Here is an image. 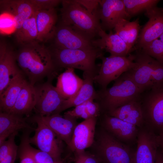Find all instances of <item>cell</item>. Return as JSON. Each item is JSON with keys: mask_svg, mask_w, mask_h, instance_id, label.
Here are the masks:
<instances>
[{"mask_svg": "<svg viewBox=\"0 0 163 163\" xmlns=\"http://www.w3.org/2000/svg\"><path fill=\"white\" fill-rule=\"evenodd\" d=\"M16 59L33 85L46 77L52 81L57 73L50 50L36 41L24 45L16 54Z\"/></svg>", "mask_w": 163, "mask_h": 163, "instance_id": "cell-1", "label": "cell"}, {"mask_svg": "<svg viewBox=\"0 0 163 163\" xmlns=\"http://www.w3.org/2000/svg\"><path fill=\"white\" fill-rule=\"evenodd\" d=\"M115 81L111 87L96 91L95 100L104 113L139 99L142 93L125 72Z\"/></svg>", "mask_w": 163, "mask_h": 163, "instance_id": "cell-2", "label": "cell"}, {"mask_svg": "<svg viewBox=\"0 0 163 163\" xmlns=\"http://www.w3.org/2000/svg\"><path fill=\"white\" fill-rule=\"evenodd\" d=\"M134 55L136 65L125 73L141 92L163 88V64L139 50Z\"/></svg>", "mask_w": 163, "mask_h": 163, "instance_id": "cell-3", "label": "cell"}, {"mask_svg": "<svg viewBox=\"0 0 163 163\" xmlns=\"http://www.w3.org/2000/svg\"><path fill=\"white\" fill-rule=\"evenodd\" d=\"M61 24L70 27L90 40L98 35L100 20L88 11L76 0L62 1Z\"/></svg>", "mask_w": 163, "mask_h": 163, "instance_id": "cell-4", "label": "cell"}, {"mask_svg": "<svg viewBox=\"0 0 163 163\" xmlns=\"http://www.w3.org/2000/svg\"><path fill=\"white\" fill-rule=\"evenodd\" d=\"M52 59L57 69L64 68L77 69L83 71V75L94 77L98 73L96 59L103 55L101 50L69 49L55 47L50 51Z\"/></svg>", "mask_w": 163, "mask_h": 163, "instance_id": "cell-5", "label": "cell"}, {"mask_svg": "<svg viewBox=\"0 0 163 163\" xmlns=\"http://www.w3.org/2000/svg\"><path fill=\"white\" fill-rule=\"evenodd\" d=\"M135 151L104 129L100 134L96 155L101 163H133Z\"/></svg>", "mask_w": 163, "mask_h": 163, "instance_id": "cell-6", "label": "cell"}, {"mask_svg": "<svg viewBox=\"0 0 163 163\" xmlns=\"http://www.w3.org/2000/svg\"><path fill=\"white\" fill-rule=\"evenodd\" d=\"M140 101L144 126L158 135L163 130V88L144 92Z\"/></svg>", "mask_w": 163, "mask_h": 163, "instance_id": "cell-7", "label": "cell"}, {"mask_svg": "<svg viewBox=\"0 0 163 163\" xmlns=\"http://www.w3.org/2000/svg\"><path fill=\"white\" fill-rule=\"evenodd\" d=\"M99 58L102 60V64L94 81L101 89L107 88L111 82L136 65L134 54H129L126 56H110L107 57L102 55Z\"/></svg>", "mask_w": 163, "mask_h": 163, "instance_id": "cell-8", "label": "cell"}, {"mask_svg": "<svg viewBox=\"0 0 163 163\" xmlns=\"http://www.w3.org/2000/svg\"><path fill=\"white\" fill-rule=\"evenodd\" d=\"M27 119L28 122L37 124L34 135L30 137V144L35 145L39 150L48 153L56 161L63 160L64 158H62V141L36 115L28 117Z\"/></svg>", "mask_w": 163, "mask_h": 163, "instance_id": "cell-9", "label": "cell"}, {"mask_svg": "<svg viewBox=\"0 0 163 163\" xmlns=\"http://www.w3.org/2000/svg\"><path fill=\"white\" fill-rule=\"evenodd\" d=\"M51 81L48 80L44 83L34 85L36 101L34 110L36 115L47 116L59 113V109L65 99L52 85Z\"/></svg>", "mask_w": 163, "mask_h": 163, "instance_id": "cell-10", "label": "cell"}, {"mask_svg": "<svg viewBox=\"0 0 163 163\" xmlns=\"http://www.w3.org/2000/svg\"><path fill=\"white\" fill-rule=\"evenodd\" d=\"M133 163H155L158 149L157 135L144 126L139 128Z\"/></svg>", "mask_w": 163, "mask_h": 163, "instance_id": "cell-11", "label": "cell"}, {"mask_svg": "<svg viewBox=\"0 0 163 163\" xmlns=\"http://www.w3.org/2000/svg\"><path fill=\"white\" fill-rule=\"evenodd\" d=\"M145 14L149 20L139 34L137 50L147 45L163 33V8L154 7L146 10Z\"/></svg>", "mask_w": 163, "mask_h": 163, "instance_id": "cell-12", "label": "cell"}, {"mask_svg": "<svg viewBox=\"0 0 163 163\" xmlns=\"http://www.w3.org/2000/svg\"><path fill=\"white\" fill-rule=\"evenodd\" d=\"M103 117L104 129L116 139L130 146L136 142L139 128L106 113Z\"/></svg>", "mask_w": 163, "mask_h": 163, "instance_id": "cell-13", "label": "cell"}, {"mask_svg": "<svg viewBox=\"0 0 163 163\" xmlns=\"http://www.w3.org/2000/svg\"><path fill=\"white\" fill-rule=\"evenodd\" d=\"M98 17L101 28L111 31L121 19L130 18L123 0H100Z\"/></svg>", "mask_w": 163, "mask_h": 163, "instance_id": "cell-14", "label": "cell"}, {"mask_svg": "<svg viewBox=\"0 0 163 163\" xmlns=\"http://www.w3.org/2000/svg\"><path fill=\"white\" fill-rule=\"evenodd\" d=\"M55 47L63 49L91 50L94 48L91 40L62 24L56 27L54 37Z\"/></svg>", "mask_w": 163, "mask_h": 163, "instance_id": "cell-15", "label": "cell"}, {"mask_svg": "<svg viewBox=\"0 0 163 163\" xmlns=\"http://www.w3.org/2000/svg\"><path fill=\"white\" fill-rule=\"evenodd\" d=\"M0 46L1 95L12 80L22 72L16 64V54L5 44L1 43Z\"/></svg>", "mask_w": 163, "mask_h": 163, "instance_id": "cell-16", "label": "cell"}, {"mask_svg": "<svg viewBox=\"0 0 163 163\" xmlns=\"http://www.w3.org/2000/svg\"><path fill=\"white\" fill-rule=\"evenodd\" d=\"M96 121V117H92L76 126L68 146L72 151L75 153L84 151L92 144Z\"/></svg>", "mask_w": 163, "mask_h": 163, "instance_id": "cell-17", "label": "cell"}, {"mask_svg": "<svg viewBox=\"0 0 163 163\" xmlns=\"http://www.w3.org/2000/svg\"><path fill=\"white\" fill-rule=\"evenodd\" d=\"M58 137L68 145H70L76 126L75 118L59 113L47 116L36 115Z\"/></svg>", "mask_w": 163, "mask_h": 163, "instance_id": "cell-18", "label": "cell"}, {"mask_svg": "<svg viewBox=\"0 0 163 163\" xmlns=\"http://www.w3.org/2000/svg\"><path fill=\"white\" fill-rule=\"evenodd\" d=\"M98 35L99 39L92 40L93 47L102 50H105L109 53L110 56H126L131 52L126 43L115 33L110 31L109 34L100 27Z\"/></svg>", "mask_w": 163, "mask_h": 163, "instance_id": "cell-19", "label": "cell"}, {"mask_svg": "<svg viewBox=\"0 0 163 163\" xmlns=\"http://www.w3.org/2000/svg\"><path fill=\"white\" fill-rule=\"evenodd\" d=\"M0 5L4 12L10 14L14 18L16 31L35 11L29 0H0Z\"/></svg>", "mask_w": 163, "mask_h": 163, "instance_id": "cell-20", "label": "cell"}, {"mask_svg": "<svg viewBox=\"0 0 163 163\" xmlns=\"http://www.w3.org/2000/svg\"><path fill=\"white\" fill-rule=\"evenodd\" d=\"M140 98L105 113L140 128L144 126Z\"/></svg>", "mask_w": 163, "mask_h": 163, "instance_id": "cell-21", "label": "cell"}, {"mask_svg": "<svg viewBox=\"0 0 163 163\" xmlns=\"http://www.w3.org/2000/svg\"><path fill=\"white\" fill-rule=\"evenodd\" d=\"M27 118L10 113H0V144L13 133L21 130H35L28 123Z\"/></svg>", "mask_w": 163, "mask_h": 163, "instance_id": "cell-22", "label": "cell"}, {"mask_svg": "<svg viewBox=\"0 0 163 163\" xmlns=\"http://www.w3.org/2000/svg\"><path fill=\"white\" fill-rule=\"evenodd\" d=\"M36 12L38 33L37 40L40 42H46L54 37L57 19L55 8Z\"/></svg>", "mask_w": 163, "mask_h": 163, "instance_id": "cell-23", "label": "cell"}, {"mask_svg": "<svg viewBox=\"0 0 163 163\" xmlns=\"http://www.w3.org/2000/svg\"><path fill=\"white\" fill-rule=\"evenodd\" d=\"M74 69L66 68L57 77L56 87L65 100L74 96L83 84V80L76 75Z\"/></svg>", "mask_w": 163, "mask_h": 163, "instance_id": "cell-24", "label": "cell"}, {"mask_svg": "<svg viewBox=\"0 0 163 163\" xmlns=\"http://www.w3.org/2000/svg\"><path fill=\"white\" fill-rule=\"evenodd\" d=\"M36 101L34 86L26 81L24 82L13 108L8 113L29 117Z\"/></svg>", "mask_w": 163, "mask_h": 163, "instance_id": "cell-25", "label": "cell"}, {"mask_svg": "<svg viewBox=\"0 0 163 163\" xmlns=\"http://www.w3.org/2000/svg\"><path fill=\"white\" fill-rule=\"evenodd\" d=\"M83 84L78 92L73 97L65 100L59 111V113L72 107L83 104L91 100H95L96 91L93 83L94 77L89 75H83Z\"/></svg>", "mask_w": 163, "mask_h": 163, "instance_id": "cell-26", "label": "cell"}, {"mask_svg": "<svg viewBox=\"0 0 163 163\" xmlns=\"http://www.w3.org/2000/svg\"><path fill=\"white\" fill-rule=\"evenodd\" d=\"M23 74L22 72L16 76L0 95V112L9 113L14 107L26 81Z\"/></svg>", "mask_w": 163, "mask_h": 163, "instance_id": "cell-27", "label": "cell"}, {"mask_svg": "<svg viewBox=\"0 0 163 163\" xmlns=\"http://www.w3.org/2000/svg\"><path fill=\"white\" fill-rule=\"evenodd\" d=\"M37 35L35 11L24 21L21 28L16 31V37L19 43L24 45L35 41Z\"/></svg>", "mask_w": 163, "mask_h": 163, "instance_id": "cell-28", "label": "cell"}, {"mask_svg": "<svg viewBox=\"0 0 163 163\" xmlns=\"http://www.w3.org/2000/svg\"><path fill=\"white\" fill-rule=\"evenodd\" d=\"M18 132H15L0 144V163H14L18 156V145L15 139Z\"/></svg>", "mask_w": 163, "mask_h": 163, "instance_id": "cell-29", "label": "cell"}, {"mask_svg": "<svg viewBox=\"0 0 163 163\" xmlns=\"http://www.w3.org/2000/svg\"><path fill=\"white\" fill-rule=\"evenodd\" d=\"M33 131L30 129L23 130L18 152L19 163H36L33 154V147L29 141L30 134Z\"/></svg>", "mask_w": 163, "mask_h": 163, "instance_id": "cell-30", "label": "cell"}, {"mask_svg": "<svg viewBox=\"0 0 163 163\" xmlns=\"http://www.w3.org/2000/svg\"><path fill=\"white\" fill-rule=\"evenodd\" d=\"M130 18L149 8L157 6L159 0H123Z\"/></svg>", "mask_w": 163, "mask_h": 163, "instance_id": "cell-31", "label": "cell"}, {"mask_svg": "<svg viewBox=\"0 0 163 163\" xmlns=\"http://www.w3.org/2000/svg\"><path fill=\"white\" fill-rule=\"evenodd\" d=\"M139 50L163 64V33L150 43Z\"/></svg>", "mask_w": 163, "mask_h": 163, "instance_id": "cell-32", "label": "cell"}, {"mask_svg": "<svg viewBox=\"0 0 163 163\" xmlns=\"http://www.w3.org/2000/svg\"><path fill=\"white\" fill-rule=\"evenodd\" d=\"M140 28L139 18L132 21H129L127 46L131 51L138 40Z\"/></svg>", "mask_w": 163, "mask_h": 163, "instance_id": "cell-33", "label": "cell"}, {"mask_svg": "<svg viewBox=\"0 0 163 163\" xmlns=\"http://www.w3.org/2000/svg\"><path fill=\"white\" fill-rule=\"evenodd\" d=\"M35 11L47 10L55 8L62 0H29Z\"/></svg>", "mask_w": 163, "mask_h": 163, "instance_id": "cell-34", "label": "cell"}, {"mask_svg": "<svg viewBox=\"0 0 163 163\" xmlns=\"http://www.w3.org/2000/svg\"><path fill=\"white\" fill-rule=\"evenodd\" d=\"M0 29L1 32L3 33H8L15 29V22L11 15L5 12L1 15Z\"/></svg>", "mask_w": 163, "mask_h": 163, "instance_id": "cell-35", "label": "cell"}, {"mask_svg": "<svg viewBox=\"0 0 163 163\" xmlns=\"http://www.w3.org/2000/svg\"><path fill=\"white\" fill-rule=\"evenodd\" d=\"M34 157L36 163H64L66 157L61 161L54 159L48 153L33 148Z\"/></svg>", "mask_w": 163, "mask_h": 163, "instance_id": "cell-36", "label": "cell"}, {"mask_svg": "<svg viewBox=\"0 0 163 163\" xmlns=\"http://www.w3.org/2000/svg\"><path fill=\"white\" fill-rule=\"evenodd\" d=\"M129 21L125 19L120 20L114 28L116 33L127 46Z\"/></svg>", "mask_w": 163, "mask_h": 163, "instance_id": "cell-37", "label": "cell"}, {"mask_svg": "<svg viewBox=\"0 0 163 163\" xmlns=\"http://www.w3.org/2000/svg\"><path fill=\"white\" fill-rule=\"evenodd\" d=\"M74 163H101L96 155L85 152L84 151L75 153Z\"/></svg>", "mask_w": 163, "mask_h": 163, "instance_id": "cell-38", "label": "cell"}, {"mask_svg": "<svg viewBox=\"0 0 163 163\" xmlns=\"http://www.w3.org/2000/svg\"><path fill=\"white\" fill-rule=\"evenodd\" d=\"M76 1L89 12L98 18V14L100 7V0H76Z\"/></svg>", "mask_w": 163, "mask_h": 163, "instance_id": "cell-39", "label": "cell"}, {"mask_svg": "<svg viewBox=\"0 0 163 163\" xmlns=\"http://www.w3.org/2000/svg\"><path fill=\"white\" fill-rule=\"evenodd\" d=\"M94 100H91L86 102V110L91 117H97L101 112V108L99 104Z\"/></svg>", "mask_w": 163, "mask_h": 163, "instance_id": "cell-40", "label": "cell"}, {"mask_svg": "<svg viewBox=\"0 0 163 163\" xmlns=\"http://www.w3.org/2000/svg\"><path fill=\"white\" fill-rule=\"evenodd\" d=\"M86 102L77 106L71 110L65 112L64 115L75 118L81 117L82 115L86 110Z\"/></svg>", "mask_w": 163, "mask_h": 163, "instance_id": "cell-41", "label": "cell"}, {"mask_svg": "<svg viewBox=\"0 0 163 163\" xmlns=\"http://www.w3.org/2000/svg\"><path fill=\"white\" fill-rule=\"evenodd\" d=\"M158 149L163 154V130L157 135Z\"/></svg>", "mask_w": 163, "mask_h": 163, "instance_id": "cell-42", "label": "cell"}, {"mask_svg": "<svg viewBox=\"0 0 163 163\" xmlns=\"http://www.w3.org/2000/svg\"><path fill=\"white\" fill-rule=\"evenodd\" d=\"M155 163H163V154L158 149L156 153Z\"/></svg>", "mask_w": 163, "mask_h": 163, "instance_id": "cell-43", "label": "cell"}]
</instances>
